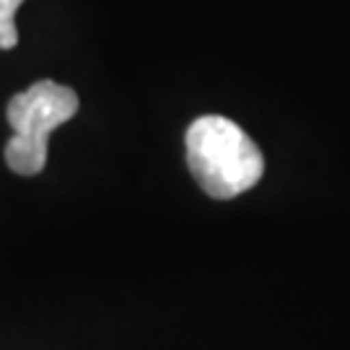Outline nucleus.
<instances>
[{"label": "nucleus", "mask_w": 350, "mask_h": 350, "mask_svg": "<svg viewBox=\"0 0 350 350\" xmlns=\"http://www.w3.org/2000/svg\"><path fill=\"white\" fill-rule=\"evenodd\" d=\"M185 146L189 172L202 192L215 200H231L262 179V150L237 122L221 114L198 117L187 127Z\"/></svg>", "instance_id": "1"}, {"label": "nucleus", "mask_w": 350, "mask_h": 350, "mask_svg": "<svg viewBox=\"0 0 350 350\" xmlns=\"http://www.w3.org/2000/svg\"><path fill=\"white\" fill-rule=\"evenodd\" d=\"M78 94L50 78L16 94L8 101V125L13 138L5 143V163L21 176H34L47 163V138L52 130L73 120L78 112Z\"/></svg>", "instance_id": "2"}, {"label": "nucleus", "mask_w": 350, "mask_h": 350, "mask_svg": "<svg viewBox=\"0 0 350 350\" xmlns=\"http://www.w3.org/2000/svg\"><path fill=\"white\" fill-rule=\"evenodd\" d=\"M24 0H0V50H13L18 44L16 11Z\"/></svg>", "instance_id": "3"}]
</instances>
